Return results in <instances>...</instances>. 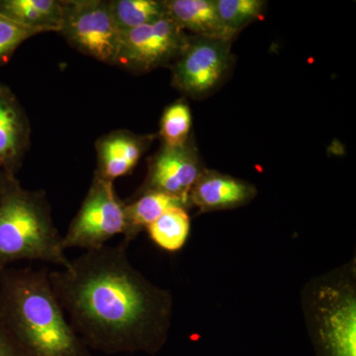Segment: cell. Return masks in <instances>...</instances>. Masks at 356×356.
<instances>
[{
    "instance_id": "9a60e30c",
    "label": "cell",
    "mask_w": 356,
    "mask_h": 356,
    "mask_svg": "<svg viewBox=\"0 0 356 356\" xmlns=\"http://www.w3.org/2000/svg\"><path fill=\"white\" fill-rule=\"evenodd\" d=\"M132 202L126 203V232L123 240L132 243L144 229L172 208L187 209L189 204L182 199L161 192H146L135 196Z\"/></svg>"
},
{
    "instance_id": "7402d4cb",
    "label": "cell",
    "mask_w": 356,
    "mask_h": 356,
    "mask_svg": "<svg viewBox=\"0 0 356 356\" xmlns=\"http://www.w3.org/2000/svg\"><path fill=\"white\" fill-rule=\"evenodd\" d=\"M100 356H105V355H100Z\"/></svg>"
},
{
    "instance_id": "44dd1931",
    "label": "cell",
    "mask_w": 356,
    "mask_h": 356,
    "mask_svg": "<svg viewBox=\"0 0 356 356\" xmlns=\"http://www.w3.org/2000/svg\"><path fill=\"white\" fill-rule=\"evenodd\" d=\"M0 356H29L10 330L0 318Z\"/></svg>"
},
{
    "instance_id": "ffe728a7",
    "label": "cell",
    "mask_w": 356,
    "mask_h": 356,
    "mask_svg": "<svg viewBox=\"0 0 356 356\" xmlns=\"http://www.w3.org/2000/svg\"><path fill=\"white\" fill-rule=\"evenodd\" d=\"M38 34L0 15V67L9 62L23 42Z\"/></svg>"
},
{
    "instance_id": "ac0fdd59",
    "label": "cell",
    "mask_w": 356,
    "mask_h": 356,
    "mask_svg": "<svg viewBox=\"0 0 356 356\" xmlns=\"http://www.w3.org/2000/svg\"><path fill=\"white\" fill-rule=\"evenodd\" d=\"M266 4L264 0H215L222 27L234 38L241 30L261 17Z\"/></svg>"
},
{
    "instance_id": "9c48e42d",
    "label": "cell",
    "mask_w": 356,
    "mask_h": 356,
    "mask_svg": "<svg viewBox=\"0 0 356 356\" xmlns=\"http://www.w3.org/2000/svg\"><path fill=\"white\" fill-rule=\"evenodd\" d=\"M203 170L202 161L192 138L179 147L161 145V149L149 159L144 184L135 196L146 192H161L189 204L192 186Z\"/></svg>"
},
{
    "instance_id": "2e32d148",
    "label": "cell",
    "mask_w": 356,
    "mask_h": 356,
    "mask_svg": "<svg viewBox=\"0 0 356 356\" xmlns=\"http://www.w3.org/2000/svg\"><path fill=\"white\" fill-rule=\"evenodd\" d=\"M108 3L121 34L168 16L165 0H110Z\"/></svg>"
},
{
    "instance_id": "7c38bea8",
    "label": "cell",
    "mask_w": 356,
    "mask_h": 356,
    "mask_svg": "<svg viewBox=\"0 0 356 356\" xmlns=\"http://www.w3.org/2000/svg\"><path fill=\"white\" fill-rule=\"evenodd\" d=\"M154 135H137L127 130H117L96 142L97 168L95 175L113 181L127 175L151 146Z\"/></svg>"
},
{
    "instance_id": "5bb4252c",
    "label": "cell",
    "mask_w": 356,
    "mask_h": 356,
    "mask_svg": "<svg viewBox=\"0 0 356 356\" xmlns=\"http://www.w3.org/2000/svg\"><path fill=\"white\" fill-rule=\"evenodd\" d=\"M64 0H0V15L41 33L60 31Z\"/></svg>"
},
{
    "instance_id": "52a82bcc",
    "label": "cell",
    "mask_w": 356,
    "mask_h": 356,
    "mask_svg": "<svg viewBox=\"0 0 356 356\" xmlns=\"http://www.w3.org/2000/svg\"><path fill=\"white\" fill-rule=\"evenodd\" d=\"M60 34L83 55L114 65L120 43L108 1L64 0Z\"/></svg>"
},
{
    "instance_id": "6da1fadb",
    "label": "cell",
    "mask_w": 356,
    "mask_h": 356,
    "mask_svg": "<svg viewBox=\"0 0 356 356\" xmlns=\"http://www.w3.org/2000/svg\"><path fill=\"white\" fill-rule=\"evenodd\" d=\"M129 245L122 240L86 250L65 268L49 273L72 329L88 350L105 356L156 355L172 327V294L133 266Z\"/></svg>"
},
{
    "instance_id": "d6986e66",
    "label": "cell",
    "mask_w": 356,
    "mask_h": 356,
    "mask_svg": "<svg viewBox=\"0 0 356 356\" xmlns=\"http://www.w3.org/2000/svg\"><path fill=\"white\" fill-rule=\"evenodd\" d=\"M191 112L185 100L166 107L161 119L159 136L163 146L179 147L191 140Z\"/></svg>"
},
{
    "instance_id": "8fae6325",
    "label": "cell",
    "mask_w": 356,
    "mask_h": 356,
    "mask_svg": "<svg viewBox=\"0 0 356 356\" xmlns=\"http://www.w3.org/2000/svg\"><path fill=\"white\" fill-rule=\"evenodd\" d=\"M257 194L254 185L245 180L204 168L192 186L189 204L200 213L236 209L250 203Z\"/></svg>"
},
{
    "instance_id": "7a4b0ae2",
    "label": "cell",
    "mask_w": 356,
    "mask_h": 356,
    "mask_svg": "<svg viewBox=\"0 0 356 356\" xmlns=\"http://www.w3.org/2000/svg\"><path fill=\"white\" fill-rule=\"evenodd\" d=\"M47 269L0 274V318L29 356H91L51 287Z\"/></svg>"
},
{
    "instance_id": "30bf717a",
    "label": "cell",
    "mask_w": 356,
    "mask_h": 356,
    "mask_svg": "<svg viewBox=\"0 0 356 356\" xmlns=\"http://www.w3.org/2000/svg\"><path fill=\"white\" fill-rule=\"evenodd\" d=\"M31 127L17 96L0 83V168L17 175L30 147Z\"/></svg>"
},
{
    "instance_id": "ba28073f",
    "label": "cell",
    "mask_w": 356,
    "mask_h": 356,
    "mask_svg": "<svg viewBox=\"0 0 356 356\" xmlns=\"http://www.w3.org/2000/svg\"><path fill=\"white\" fill-rule=\"evenodd\" d=\"M188 35L168 16L122 33L114 65L145 74L170 67L184 50Z\"/></svg>"
},
{
    "instance_id": "277c9868",
    "label": "cell",
    "mask_w": 356,
    "mask_h": 356,
    "mask_svg": "<svg viewBox=\"0 0 356 356\" xmlns=\"http://www.w3.org/2000/svg\"><path fill=\"white\" fill-rule=\"evenodd\" d=\"M303 309L316 356H356L355 261L309 283Z\"/></svg>"
},
{
    "instance_id": "8992f818",
    "label": "cell",
    "mask_w": 356,
    "mask_h": 356,
    "mask_svg": "<svg viewBox=\"0 0 356 356\" xmlns=\"http://www.w3.org/2000/svg\"><path fill=\"white\" fill-rule=\"evenodd\" d=\"M233 41L188 36L172 67V86L189 97L200 99L219 88L234 64Z\"/></svg>"
},
{
    "instance_id": "4fadbf2b",
    "label": "cell",
    "mask_w": 356,
    "mask_h": 356,
    "mask_svg": "<svg viewBox=\"0 0 356 356\" xmlns=\"http://www.w3.org/2000/svg\"><path fill=\"white\" fill-rule=\"evenodd\" d=\"M168 16L182 30L194 36L233 41L222 27L215 0H165Z\"/></svg>"
},
{
    "instance_id": "3957f363",
    "label": "cell",
    "mask_w": 356,
    "mask_h": 356,
    "mask_svg": "<svg viewBox=\"0 0 356 356\" xmlns=\"http://www.w3.org/2000/svg\"><path fill=\"white\" fill-rule=\"evenodd\" d=\"M62 240L44 192L24 188L16 175L0 168V274L24 261L65 268L70 259Z\"/></svg>"
},
{
    "instance_id": "e0dca14e",
    "label": "cell",
    "mask_w": 356,
    "mask_h": 356,
    "mask_svg": "<svg viewBox=\"0 0 356 356\" xmlns=\"http://www.w3.org/2000/svg\"><path fill=\"white\" fill-rule=\"evenodd\" d=\"M149 238L166 252L181 250L191 232V217L182 207L172 208L147 227Z\"/></svg>"
},
{
    "instance_id": "5b68a950",
    "label": "cell",
    "mask_w": 356,
    "mask_h": 356,
    "mask_svg": "<svg viewBox=\"0 0 356 356\" xmlns=\"http://www.w3.org/2000/svg\"><path fill=\"white\" fill-rule=\"evenodd\" d=\"M126 203L115 191L114 182L95 175L81 208L65 236L63 248L86 250L104 247L126 232Z\"/></svg>"
}]
</instances>
